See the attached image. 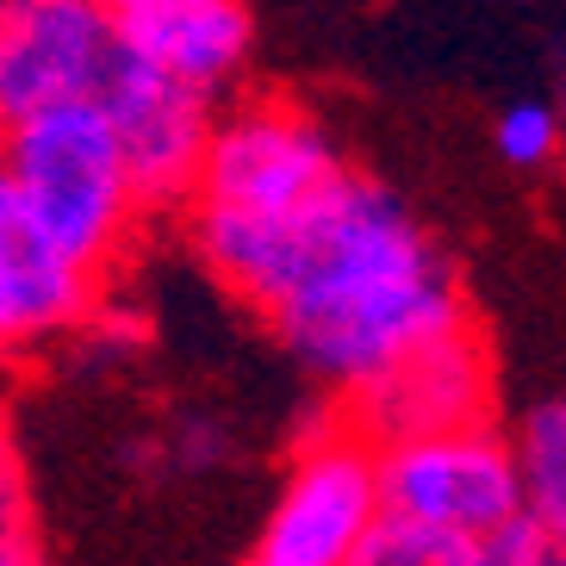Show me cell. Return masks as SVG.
<instances>
[{"label": "cell", "mask_w": 566, "mask_h": 566, "mask_svg": "<svg viewBox=\"0 0 566 566\" xmlns=\"http://www.w3.org/2000/svg\"><path fill=\"white\" fill-rule=\"evenodd\" d=\"M187 243L231 300L324 386L331 405L361 399L436 343L480 331L461 268L399 187L349 168L331 193L268 224L181 212Z\"/></svg>", "instance_id": "obj_1"}, {"label": "cell", "mask_w": 566, "mask_h": 566, "mask_svg": "<svg viewBox=\"0 0 566 566\" xmlns=\"http://www.w3.org/2000/svg\"><path fill=\"white\" fill-rule=\"evenodd\" d=\"M0 175L19 187V200L32 206L56 250L75 255L101 281H113L137 231L150 224L101 106H56V113L0 125Z\"/></svg>", "instance_id": "obj_2"}, {"label": "cell", "mask_w": 566, "mask_h": 566, "mask_svg": "<svg viewBox=\"0 0 566 566\" xmlns=\"http://www.w3.org/2000/svg\"><path fill=\"white\" fill-rule=\"evenodd\" d=\"M349 168H355L349 150L336 144V132L305 101L237 94L212 125L206 168L187 212L268 224V218H286L312 206L317 193H331Z\"/></svg>", "instance_id": "obj_3"}, {"label": "cell", "mask_w": 566, "mask_h": 566, "mask_svg": "<svg viewBox=\"0 0 566 566\" xmlns=\"http://www.w3.org/2000/svg\"><path fill=\"white\" fill-rule=\"evenodd\" d=\"M380 523V449L331 405V417L293 442L274 504L237 566H355Z\"/></svg>", "instance_id": "obj_4"}, {"label": "cell", "mask_w": 566, "mask_h": 566, "mask_svg": "<svg viewBox=\"0 0 566 566\" xmlns=\"http://www.w3.org/2000/svg\"><path fill=\"white\" fill-rule=\"evenodd\" d=\"M380 504L392 523L467 542H504L523 530V473L499 423L392 442L380 449Z\"/></svg>", "instance_id": "obj_5"}, {"label": "cell", "mask_w": 566, "mask_h": 566, "mask_svg": "<svg viewBox=\"0 0 566 566\" xmlns=\"http://www.w3.org/2000/svg\"><path fill=\"white\" fill-rule=\"evenodd\" d=\"M118 63L101 0H13L0 19V125L94 106Z\"/></svg>", "instance_id": "obj_6"}, {"label": "cell", "mask_w": 566, "mask_h": 566, "mask_svg": "<svg viewBox=\"0 0 566 566\" xmlns=\"http://www.w3.org/2000/svg\"><path fill=\"white\" fill-rule=\"evenodd\" d=\"M101 305L106 281L56 250L32 206L19 200V187L0 175V367L75 343Z\"/></svg>", "instance_id": "obj_7"}, {"label": "cell", "mask_w": 566, "mask_h": 566, "mask_svg": "<svg viewBox=\"0 0 566 566\" xmlns=\"http://www.w3.org/2000/svg\"><path fill=\"white\" fill-rule=\"evenodd\" d=\"M94 106L106 113L118 150H125V168H132L144 212L150 218L156 212H187L193 187H200V168H206L212 125H218L224 106L163 82L150 69H137L125 51H118V63H113V75H106Z\"/></svg>", "instance_id": "obj_8"}, {"label": "cell", "mask_w": 566, "mask_h": 566, "mask_svg": "<svg viewBox=\"0 0 566 566\" xmlns=\"http://www.w3.org/2000/svg\"><path fill=\"white\" fill-rule=\"evenodd\" d=\"M118 51L137 69L231 106L255 56V13L243 0H106Z\"/></svg>", "instance_id": "obj_9"}, {"label": "cell", "mask_w": 566, "mask_h": 566, "mask_svg": "<svg viewBox=\"0 0 566 566\" xmlns=\"http://www.w3.org/2000/svg\"><path fill=\"white\" fill-rule=\"evenodd\" d=\"M374 449L392 442H423V436H449L492 423V349L480 331L436 343L399 374H386L380 386H367L361 399L336 405Z\"/></svg>", "instance_id": "obj_10"}, {"label": "cell", "mask_w": 566, "mask_h": 566, "mask_svg": "<svg viewBox=\"0 0 566 566\" xmlns=\"http://www.w3.org/2000/svg\"><path fill=\"white\" fill-rule=\"evenodd\" d=\"M511 449L523 473V523L548 548V560L566 566V386L516 417Z\"/></svg>", "instance_id": "obj_11"}, {"label": "cell", "mask_w": 566, "mask_h": 566, "mask_svg": "<svg viewBox=\"0 0 566 566\" xmlns=\"http://www.w3.org/2000/svg\"><path fill=\"white\" fill-rule=\"evenodd\" d=\"M516 535H504V542H467V535L411 530V523L386 516L355 566H516Z\"/></svg>", "instance_id": "obj_12"}, {"label": "cell", "mask_w": 566, "mask_h": 566, "mask_svg": "<svg viewBox=\"0 0 566 566\" xmlns=\"http://www.w3.org/2000/svg\"><path fill=\"white\" fill-rule=\"evenodd\" d=\"M0 566H44L32 467H25V449H19L7 411H0Z\"/></svg>", "instance_id": "obj_13"}, {"label": "cell", "mask_w": 566, "mask_h": 566, "mask_svg": "<svg viewBox=\"0 0 566 566\" xmlns=\"http://www.w3.org/2000/svg\"><path fill=\"white\" fill-rule=\"evenodd\" d=\"M492 150L516 168V175H542L554 156L566 150V125L554 101H511L492 118Z\"/></svg>", "instance_id": "obj_14"}, {"label": "cell", "mask_w": 566, "mask_h": 566, "mask_svg": "<svg viewBox=\"0 0 566 566\" xmlns=\"http://www.w3.org/2000/svg\"><path fill=\"white\" fill-rule=\"evenodd\" d=\"M516 566H554L548 548H542V542L530 535V523H523V535H516Z\"/></svg>", "instance_id": "obj_15"}, {"label": "cell", "mask_w": 566, "mask_h": 566, "mask_svg": "<svg viewBox=\"0 0 566 566\" xmlns=\"http://www.w3.org/2000/svg\"><path fill=\"white\" fill-rule=\"evenodd\" d=\"M554 113H560V125H566V63H560V94H554Z\"/></svg>", "instance_id": "obj_16"}, {"label": "cell", "mask_w": 566, "mask_h": 566, "mask_svg": "<svg viewBox=\"0 0 566 566\" xmlns=\"http://www.w3.org/2000/svg\"><path fill=\"white\" fill-rule=\"evenodd\" d=\"M0 19H7V7H0Z\"/></svg>", "instance_id": "obj_17"}]
</instances>
